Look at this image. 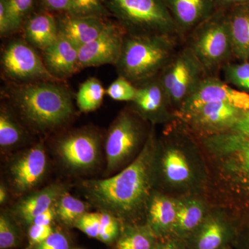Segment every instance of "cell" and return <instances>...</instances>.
I'll list each match as a JSON object with an SVG mask.
<instances>
[{"label": "cell", "mask_w": 249, "mask_h": 249, "mask_svg": "<svg viewBox=\"0 0 249 249\" xmlns=\"http://www.w3.org/2000/svg\"><path fill=\"white\" fill-rule=\"evenodd\" d=\"M246 234V240H247V242H246V249H249V233H245Z\"/></svg>", "instance_id": "44"}, {"label": "cell", "mask_w": 249, "mask_h": 249, "mask_svg": "<svg viewBox=\"0 0 249 249\" xmlns=\"http://www.w3.org/2000/svg\"><path fill=\"white\" fill-rule=\"evenodd\" d=\"M62 193L59 185H51L24 198L16 206V212L21 219L28 224H32L37 215L52 207Z\"/></svg>", "instance_id": "23"}, {"label": "cell", "mask_w": 249, "mask_h": 249, "mask_svg": "<svg viewBox=\"0 0 249 249\" xmlns=\"http://www.w3.org/2000/svg\"><path fill=\"white\" fill-rule=\"evenodd\" d=\"M204 206L200 201L188 199L178 202L176 222L171 233L178 238L191 237L204 219Z\"/></svg>", "instance_id": "25"}, {"label": "cell", "mask_w": 249, "mask_h": 249, "mask_svg": "<svg viewBox=\"0 0 249 249\" xmlns=\"http://www.w3.org/2000/svg\"><path fill=\"white\" fill-rule=\"evenodd\" d=\"M66 236L60 232H53L47 240L35 246L34 249H70Z\"/></svg>", "instance_id": "37"}, {"label": "cell", "mask_w": 249, "mask_h": 249, "mask_svg": "<svg viewBox=\"0 0 249 249\" xmlns=\"http://www.w3.org/2000/svg\"><path fill=\"white\" fill-rule=\"evenodd\" d=\"M6 199V191L4 186L1 185L0 187V203L3 204L5 202Z\"/></svg>", "instance_id": "43"}, {"label": "cell", "mask_w": 249, "mask_h": 249, "mask_svg": "<svg viewBox=\"0 0 249 249\" xmlns=\"http://www.w3.org/2000/svg\"><path fill=\"white\" fill-rule=\"evenodd\" d=\"M23 137L20 126L9 112L1 109L0 114V145L1 147L14 146Z\"/></svg>", "instance_id": "30"}, {"label": "cell", "mask_w": 249, "mask_h": 249, "mask_svg": "<svg viewBox=\"0 0 249 249\" xmlns=\"http://www.w3.org/2000/svg\"><path fill=\"white\" fill-rule=\"evenodd\" d=\"M19 236L14 223L6 214L0 217V249L14 248L18 245Z\"/></svg>", "instance_id": "35"}, {"label": "cell", "mask_w": 249, "mask_h": 249, "mask_svg": "<svg viewBox=\"0 0 249 249\" xmlns=\"http://www.w3.org/2000/svg\"><path fill=\"white\" fill-rule=\"evenodd\" d=\"M219 102L229 103L241 109H249V94L232 88L217 76H207L175 112V116L196 109L206 103Z\"/></svg>", "instance_id": "12"}, {"label": "cell", "mask_w": 249, "mask_h": 249, "mask_svg": "<svg viewBox=\"0 0 249 249\" xmlns=\"http://www.w3.org/2000/svg\"><path fill=\"white\" fill-rule=\"evenodd\" d=\"M157 238L147 225H128L116 241V249H155Z\"/></svg>", "instance_id": "26"}, {"label": "cell", "mask_w": 249, "mask_h": 249, "mask_svg": "<svg viewBox=\"0 0 249 249\" xmlns=\"http://www.w3.org/2000/svg\"><path fill=\"white\" fill-rule=\"evenodd\" d=\"M59 35L71 41L78 48L94 40L109 22L106 18L62 14L57 18Z\"/></svg>", "instance_id": "17"}, {"label": "cell", "mask_w": 249, "mask_h": 249, "mask_svg": "<svg viewBox=\"0 0 249 249\" xmlns=\"http://www.w3.org/2000/svg\"><path fill=\"white\" fill-rule=\"evenodd\" d=\"M162 172L168 182L176 186L191 181L193 172L184 152L175 142H168L161 160Z\"/></svg>", "instance_id": "22"}, {"label": "cell", "mask_w": 249, "mask_h": 249, "mask_svg": "<svg viewBox=\"0 0 249 249\" xmlns=\"http://www.w3.org/2000/svg\"><path fill=\"white\" fill-rule=\"evenodd\" d=\"M59 83L35 81L13 85L7 93L28 124L45 130L64 124L73 114L71 94Z\"/></svg>", "instance_id": "3"}, {"label": "cell", "mask_w": 249, "mask_h": 249, "mask_svg": "<svg viewBox=\"0 0 249 249\" xmlns=\"http://www.w3.org/2000/svg\"><path fill=\"white\" fill-rule=\"evenodd\" d=\"M213 183L245 233H249V109L228 128L195 137Z\"/></svg>", "instance_id": "1"}, {"label": "cell", "mask_w": 249, "mask_h": 249, "mask_svg": "<svg viewBox=\"0 0 249 249\" xmlns=\"http://www.w3.org/2000/svg\"><path fill=\"white\" fill-rule=\"evenodd\" d=\"M14 33L22 28L27 18L33 14L35 0H3Z\"/></svg>", "instance_id": "31"}, {"label": "cell", "mask_w": 249, "mask_h": 249, "mask_svg": "<svg viewBox=\"0 0 249 249\" xmlns=\"http://www.w3.org/2000/svg\"><path fill=\"white\" fill-rule=\"evenodd\" d=\"M55 216H56V211L55 208L52 206L45 212L37 215L33 221L32 224L36 225L47 226L50 225Z\"/></svg>", "instance_id": "40"}, {"label": "cell", "mask_w": 249, "mask_h": 249, "mask_svg": "<svg viewBox=\"0 0 249 249\" xmlns=\"http://www.w3.org/2000/svg\"><path fill=\"white\" fill-rule=\"evenodd\" d=\"M45 11L69 14L71 11L72 0H39Z\"/></svg>", "instance_id": "39"}, {"label": "cell", "mask_w": 249, "mask_h": 249, "mask_svg": "<svg viewBox=\"0 0 249 249\" xmlns=\"http://www.w3.org/2000/svg\"><path fill=\"white\" fill-rule=\"evenodd\" d=\"M79 48L64 36L43 51V61L49 72L62 80L80 71L78 65Z\"/></svg>", "instance_id": "18"}, {"label": "cell", "mask_w": 249, "mask_h": 249, "mask_svg": "<svg viewBox=\"0 0 249 249\" xmlns=\"http://www.w3.org/2000/svg\"><path fill=\"white\" fill-rule=\"evenodd\" d=\"M106 89L96 78H90L80 85L76 95L77 106L80 111L89 112L102 104Z\"/></svg>", "instance_id": "27"}, {"label": "cell", "mask_w": 249, "mask_h": 249, "mask_svg": "<svg viewBox=\"0 0 249 249\" xmlns=\"http://www.w3.org/2000/svg\"><path fill=\"white\" fill-rule=\"evenodd\" d=\"M86 204L67 193H62L57 200L56 215L64 224L73 225L85 213Z\"/></svg>", "instance_id": "28"}, {"label": "cell", "mask_w": 249, "mask_h": 249, "mask_svg": "<svg viewBox=\"0 0 249 249\" xmlns=\"http://www.w3.org/2000/svg\"></svg>", "instance_id": "45"}, {"label": "cell", "mask_w": 249, "mask_h": 249, "mask_svg": "<svg viewBox=\"0 0 249 249\" xmlns=\"http://www.w3.org/2000/svg\"><path fill=\"white\" fill-rule=\"evenodd\" d=\"M234 58L249 60V3L227 10Z\"/></svg>", "instance_id": "21"}, {"label": "cell", "mask_w": 249, "mask_h": 249, "mask_svg": "<svg viewBox=\"0 0 249 249\" xmlns=\"http://www.w3.org/2000/svg\"><path fill=\"white\" fill-rule=\"evenodd\" d=\"M183 43L191 49L207 74L215 76L234 58L227 10L217 9L192 31Z\"/></svg>", "instance_id": "6"}, {"label": "cell", "mask_w": 249, "mask_h": 249, "mask_svg": "<svg viewBox=\"0 0 249 249\" xmlns=\"http://www.w3.org/2000/svg\"><path fill=\"white\" fill-rule=\"evenodd\" d=\"M247 109L229 103H209L176 114L175 118L193 136L211 135L228 128Z\"/></svg>", "instance_id": "9"}, {"label": "cell", "mask_w": 249, "mask_h": 249, "mask_svg": "<svg viewBox=\"0 0 249 249\" xmlns=\"http://www.w3.org/2000/svg\"><path fill=\"white\" fill-rule=\"evenodd\" d=\"M58 152L64 161L72 168H91L97 162L99 139L90 131L76 132L60 141Z\"/></svg>", "instance_id": "13"}, {"label": "cell", "mask_w": 249, "mask_h": 249, "mask_svg": "<svg viewBox=\"0 0 249 249\" xmlns=\"http://www.w3.org/2000/svg\"><path fill=\"white\" fill-rule=\"evenodd\" d=\"M100 220L98 240L110 245L117 240L121 233L119 219L107 212L98 213Z\"/></svg>", "instance_id": "34"}, {"label": "cell", "mask_w": 249, "mask_h": 249, "mask_svg": "<svg viewBox=\"0 0 249 249\" xmlns=\"http://www.w3.org/2000/svg\"><path fill=\"white\" fill-rule=\"evenodd\" d=\"M217 9L229 10L238 5L249 3V0H214Z\"/></svg>", "instance_id": "41"}, {"label": "cell", "mask_w": 249, "mask_h": 249, "mask_svg": "<svg viewBox=\"0 0 249 249\" xmlns=\"http://www.w3.org/2000/svg\"><path fill=\"white\" fill-rule=\"evenodd\" d=\"M126 34L119 23L109 22L96 38L79 49L80 70L105 65L116 66L120 58Z\"/></svg>", "instance_id": "11"}, {"label": "cell", "mask_w": 249, "mask_h": 249, "mask_svg": "<svg viewBox=\"0 0 249 249\" xmlns=\"http://www.w3.org/2000/svg\"><path fill=\"white\" fill-rule=\"evenodd\" d=\"M1 64L4 74L16 81H62L49 72L34 49L22 41H13L5 47Z\"/></svg>", "instance_id": "8"}, {"label": "cell", "mask_w": 249, "mask_h": 249, "mask_svg": "<svg viewBox=\"0 0 249 249\" xmlns=\"http://www.w3.org/2000/svg\"><path fill=\"white\" fill-rule=\"evenodd\" d=\"M155 249H183L175 240H166L164 242H157Z\"/></svg>", "instance_id": "42"}, {"label": "cell", "mask_w": 249, "mask_h": 249, "mask_svg": "<svg viewBox=\"0 0 249 249\" xmlns=\"http://www.w3.org/2000/svg\"><path fill=\"white\" fill-rule=\"evenodd\" d=\"M47 157L42 144L29 149L14 162L11 174L16 189L25 192L40 182L47 169Z\"/></svg>", "instance_id": "15"}, {"label": "cell", "mask_w": 249, "mask_h": 249, "mask_svg": "<svg viewBox=\"0 0 249 249\" xmlns=\"http://www.w3.org/2000/svg\"><path fill=\"white\" fill-rule=\"evenodd\" d=\"M231 235L225 223L212 217L204 220L191 237L194 249H220Z\"/></svg>", "instance_id": "24"}, {"label": "cell", "mask_w": 249, "mask_h": 249, "mask_svg": "<svg viewBox=\"0 0 249 249\" xmlns=\"http://www.w3.org/2000/svg\"><path fill=\"white\" fill-rule=\"evenodd\" d=\"M70 15L107 18L110 16L104 0H72Z\"/></svg>", "instance_id": "32"}, {"label": "cell", "mask_w": 249, "mask_h": 249, "mask_svg": "<svg viewBox=\"0 0 249 249\" xmlns=\"http://www.w3.org/2000/svg\"><path fill=\"white\" fill-rule=\"evenodd\" d=\"M74 227L89 237L98 239L100 227L98 213H85L76 221Z\"/></svg>", "instance_id": "36"}, {"label": "cell", "mask_w": 249, "mask_h": 249, "mask_svg": "<svg viewBox=\"0 0 249 249\" xmlns=\"http://www.w3.org/2000/svg\"><path fill=\"white\" fill-rule=\"evenodd\" d=\"M207 76L193 51L183 43L159 76L175 114Z\"/></svg>", "instance_id": "7"}, {"label": "cell", "mask_w": 249, "mask_h": 249, "mask_svg": "<svg viewBox=\"0 0 249 249\" xmlns=\"http://www.w3.org/2000/svg\"><path fill=\"white\" fill-rule=\"evenodd\" d=\"M178 202L162 195L152 196L147 208V225L157 237L171 233L176 222Z\"/></svg>", "instance_id": "20"}, {"label": "cell", "mask_w": 249, "mask_h": 249, "mask_svg": "<svg viewBox=\"0 0 249 249\" xmlns=\"http://www.w3.org/2000/svg\"><path fill=\"white\" fill-rule=\"evenodd\" d=\"M137 87V95L132 103L142 115L153 121L171 117L176 119L159 76Z\"/></svg>", "instance_id": "16"}, {"label": "cell", "mask_w": 249, "mask_h": 249, "mask_svg": "<svg viewBox=\"0 0 249 249\" xmlns=\"http://www.w3.org/2000/svg\"><path fill=\"white\" fill-rule=\"evenodd\" d=\"M158 147L152 131L138 157L121 173L104 179L85 181L90 199L118 219L137 217L152 197Z\"/></svg>", "instance_id": "2"}, {"label": "cell", "mask_w": 249, "mask_h": 249, "mask_svg": "<svg viewBox=\"0 0 249 249\" xmlns=\"http://www.w3.org/2000/svg\"><path fill=\"white\" fill-rule=\"evenodd\" d=\"M221 71L226 83L249 94V60L237 63L228 62Z\"/></svg>", "instance_id": "29"}, {"label": "cell", "mask_w": 249, "mask_h": 249, "mask_svg": "<svg viewBox=\"0 0 249 249\" xmlns=\"http://www.w3.org/2000/svg\"><path fill=\"white\" fill-rule=\"evenodd\" d=\"M22 28L27 42L42 52L53 45L59 37L57 18L45 10L31 14Z\"/></svg>", "instance_id": "19"}, {"label": "cell", "mask_w": 249, "mask_h": 249, "mask_svg": "<svg viewBox=\"0 0 249 249\" xmlns=\"http://www.w3.org/2000/svg\"><path fill=\"white\" fill-rule=\"evenodd\" d=\"M137 92V87L124 76L111 83L106 89V94L114 101L132 102Z\"/></svg>", "instance_id": "33"}, {"label": "cell", "mask_w": 249, "mask_h": 249, "mask_svg": "<svg viewBox=\"0 0 249 249\" xmlns=\"http://www.w3.org/2000/svg\"><path fill=\"white\" fill-rule=\"evenodd\" d=\"M53 232V229L50 225L40 226L31 224L29 229V238L33 245L42 243Z\"/></svg>", "instance_id": "38"}, {"label": "cell", "mask_w": 249, "mask_h": 249, "mask_svg": "<svg viewBox=\"0 0 249 249\" xmlns=\"http://www.w3.org/2000/svg\"><path fill=\"white\" fill-rule=\"evenodd\" d=\"M182 44L175 36L126 34L116 65L119 76L136 86L157 78Z\"/></svg>", "instance_id": "4"}, {"label": "cell", "mask_w": 249, "mask_h": 249, "mask_svg": "<svg viewBox=\"0 0 249 249\" xmlns=\"http://www.w3.org/2000/svg\"><path fill=\"white\" fill-rule=\"evenodd\" d=\"M104 1L109 13L127 34L171 36L181 40L164 0Z\"/></svg>", "instance_id": "5"}, {"label": "cell", "mask_w": 249, "mask_h": 249, "mask_svg": "<svg viewBox=\"0 0 249 249\" xmlns=\"http://www.w3.org/2000/svg\"><path fill=\"white\" fill-rule=\"evenodd\" d=\"M182 42L217 11L214 0H164Z\"/></svg>", "instance_id": "14"}, {"label": "cell", "mask_w": 249, "mask_h": 249, "mask_svg": "<svg viewBox=\"0 0 249 249\" xmlns=\"http://www.w3.org/2000/svg\"><path fill=\"white\" fill-rule=\"evenodd\" d=\"M142 135L140 122L128 111L121 112L111 124L106 139L108 170H115L132 155Z\"/></svg>", "instance_id": "10"}]
</instances>
